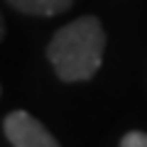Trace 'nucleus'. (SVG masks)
Masks as SVG:
<instances>
[{
    "label": "nucleus",
    "mask_w": 147,
    "mask_h": 147,
    "mask_svg": "<svg viewBox=\"0 0 147 147\" xmlns=\"http://www.w3.org/2000/svg\"><path fill=\"white\" fill-rule=\"evenodd\" d=\"M105 30L98 17L84 15L59 27L47 44V59L64 84L91 81L103 64Z\"/></svg>",
    "instance_id": "obj_1"
},
{
    "label": "nucleus",
    "mask_w": 147,
    "mask_h": 147,
    "mask_svg": "<svg viewBox=\"0 0 147 147\" xmlns=\"http://www.w3.org/2000/svg\"><path fill=\"white\" fill-rule=\"evenodd\" d=\"M5 39V17H3V12H0V42Z\"/></svg>",
    "instance_id": "obj_5"
},
{
    "label": "nucleus",
    "mask_w": 147,
    "mask_h": 147,
    "mask_svg": "<svg viewBox=\"0 0 147 147\" xmlns=\"http://www.w3.org/2000/svg\"><path fill=\"white\" fill-rule=\"evenodd\" d=\"M120 147H147V132L130 130L120 137Z\"/></svg>",
    "instance_id": "obj_4"
},
{
    "label": "nucleus",
    "mask_w": 147,
    "mask_h": 147,
    "mask_svg": "<svg viewBox=\"0 0 147 147\" xmlns=\"http://www.w3.org/2000/svg\"><path fill=\"white\" fill-rule=\"evenodd\" d=\"M3 132L12 147H57L59 140L27 110H10L3 120Z\"/></svg>",
    "instance_id": "obj_2"
},
{
    "label": "nucleus",
    "mask_w": 147,
    "mask_h": 147,
    "mask_svg": "<svg viewBox=\"0 0 147 147\" xmlns=\"http://www.w3.org/2000/svg\"><path fill=\"white\" fill-rule=\"evenodd\" d=\"M7 5L20 15L30 17H54L64 15L74 5V0H5Z\"/></svg>",
    "instance_id": "obj_3"
}]
</instances>
